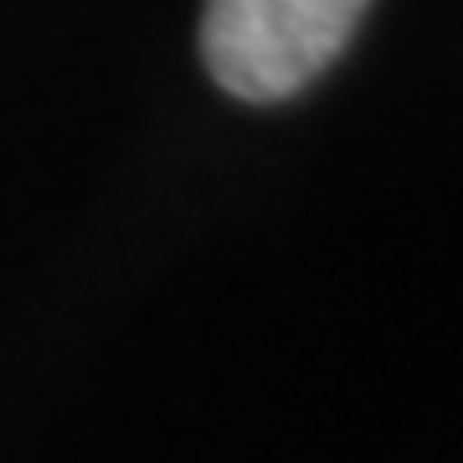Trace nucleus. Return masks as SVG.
<instances>
[{
  "label": "nucleus",
  "instance_id": "f257e3e1",
  "mask_svg": "<svg viewBox=\"0 0 463 463\" xmlns=\"http://www.w3.org/2000/svg\"><path fill=\"white\" fill-rule=\"evenodd\" d=\"M371 0H206L201 62L222 93L294 99L350 47Z\"/></svg>",
  "mask_w": 463,
  "mask_h": 463
}]
</instances>
